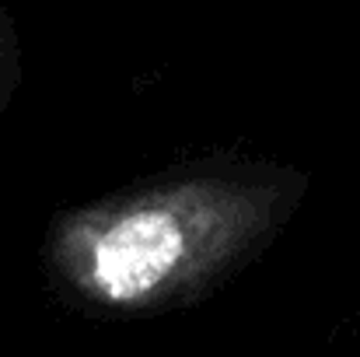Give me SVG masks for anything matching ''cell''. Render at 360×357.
Listing matches in <instances>:
<instances>
[{
  "mask_svg": "<svg viewBox=\"0 0 360 357\" xmlns=\"http://www.w3.org/2000/svg\"><path fill=\"white\" fill-rule=\"evenodd\" d=\"M179 203H136L116 214L91 242L88 270L105 301L133 305L182 277L203 232Z\"/></svg>",
  "mask_w": 360,
  "mask_h": 357,
  "instance_id": "cell-1",
  "label": "cell"
}]
</instances>
